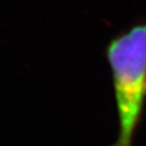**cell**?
I'll return each instance as SVG.
<instances>
[{"mask_svg": "<svg viewBox=\"0 0 146 146\" xmlns=\"http://www.w3.org/2000/svg\"><path fill=\"white\" fill-rule=\"evenodd\" d=\"M106 56L112 71L119 121L113 146H133L146 103V21L114 36Z\"/></svg>", "mask_w": 146, "mask_h": 146, "instance_id": "6da1fadb", "label": "cell"}]
</instances>
